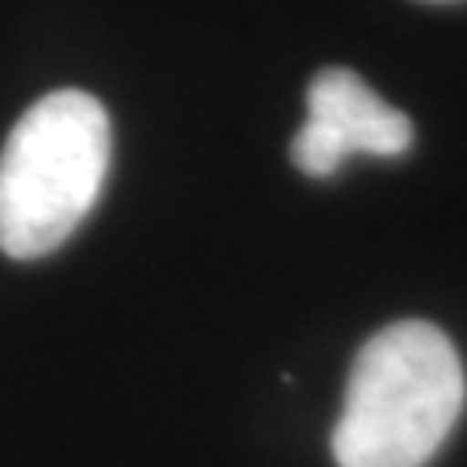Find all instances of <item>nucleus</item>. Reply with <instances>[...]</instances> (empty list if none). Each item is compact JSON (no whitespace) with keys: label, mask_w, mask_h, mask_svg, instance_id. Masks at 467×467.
I'll use <instances>...</instances> for the list:
<instances>
[{"label":"nucleus","mask_w":467,"mask_h":467,"mask_svg":"<svg viewBox=\"0 0 467 467\" xmlns=\"http://www.w3.org/2000/svg\"><path fill=\"white\" fill-rule=\"evenodd\" d=\"M308 118L291 139V160L305 177H333L347 156H405L416 142L412 121L391 108L353 69H318L305 94Z\"/></svg>","instance_id":"7ed1b4c3"},{"label":"nucleus","mask_w":467,"mask_h":467,"mask_svg":"<svg viewBox=\"0 0 467 467\" xmlns=\"http://www.w3.org/2000/svg\"><path fill=\"white\" fill-rule=\"evenodd\" d=\"M467 401L451 336L430 322H395L353 357L343 412L333 426L339 467H426Z\"/></svg>","instance_id":"f257e3e1"},{"label":"nucleus","mask_w":467,"mask_h":467,"mask_svg":"<svg viewBox=\"0 0 467 467\" xmlns=\"http://www.w3.org/2000/svg\"><path fill=\"white\" fill-rule=\"evenodd\" d=\"M111 167V118L87 90H52L0 150V253H56L94 212Z\"/></svg>","instance_id":"f03ea898"},{"label":"nucleus","mask_w":467,"mask_h":467,"mask_svg":"<svg viewBox=\"0 0 467 467\" xmlns=\"http://www.w3.org/2000/svg\"><path fill=\"white\" fill-rule=\"evenodd\" d=\"M419 4H461V0H419Z\"/></svg>","instance_id":"20e7f679"}]
</instances>
